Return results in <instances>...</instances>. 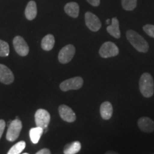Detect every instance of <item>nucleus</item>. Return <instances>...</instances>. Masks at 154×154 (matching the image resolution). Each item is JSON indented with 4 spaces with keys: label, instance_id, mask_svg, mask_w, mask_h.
<instances>
[{
    "label": "nucleus",
    "instance_id": "obj_1",
    "mask_svg": "<svg viewBox=\"0 0 154 154\" xmlns=\"http://www.w3.org/2000/svg\"><path fill=\"white\" fill-rule=\"evenodd\" d=\"M126 37L130 44L138 51L141 53H146L149 51V46L145 38L142 37L139 34L134 30H128L126 32Z\"/></svg>",
    "mask_w": 154,
    "mask_h": 154
},
{
    "label": "nucleus",
    "instance_id": "obj_2",
    "mask_svg": "<svg viewBox=\"0 0 154 154\" xmlns=\"http://www.w3.org/2000/svg\"><path fill=\"white\" fill-rule=\"evenodd\" d=\"M140 91L144 97L150 98L154 93V82L152 76L149 73H144L139 80Z\"/></svg>",
    "mask_w": 154,
    "mask_h": 154
},
{
    "label": "nucleus",
    "instance_id": "obj_3",
    "mask_svg": "<svg viewBox=\"0 0 154 154\" xmlns=\"http://www.w3.org/2000/svg\"><path fill=\"white\" fill-rule=\"evenodd\" d=\"M22 128V121L19 120L18 118H16L15 120L11 121L10 124H9L8 130H7V136H6L7 139L9 141H14L19 137Z\"/></svg>",
    "mask_w": 154,
    "mask_h": 154
},
{
    "label": "nucleus",
    "instance_id": "obj_4",
    "mask_svg": "<svg viewBox=\"0 0 154 154\" xmlns=\"http://www.w3.org/2000/svg\"><path fill=\"white\" fill-rule=\"evenodd\" d=\"M83 84H84V80L82 77L76 76L61 82L60 88L63 91H67L69 90H77L82 87Z\"/></svg>",
    "mask_w": 154,
    "mask_h": 154
},
{
    "label": "nucleus",
    "instance_id": "obj_5",
    "mask_svg": "<svg viewBox=\"0 0 154 154\" xmlns=\"http://www.w3.org/2000/svg\"><path fill=\"white\" fill-rule=\"evenodd\" d=\"M119 49L114 43L106 42L102 44L99 49V54L102 58H110L116 57L119 54Z\"/></svg>",
    "mask_w": 154,
    "mask_h": 154
},
{
    "label": "nucleus",
    "instance_id": "obj_6",
    "mask_svg": "<svg viewBox=\"0 0 154 154\" xmlns=\"http://www.w3.org/2000/svg\"><path fill=\"white\" fill-rule=\"evenodd\" d=\"M35 123L36 126L41 127L44 130L47 129V127L49 126L51 116L49 113L45 109H38L36 111L35 116Z\"/></svg>",
    "mask_w": 154,
    "mask_h": 154
},
{
    "label": "nucleus",
    "instance_id": "obj_7",
    "mask_svg": "<svg viewBox=\"0 0 154 154\" xmlns=\"http://www.w3.org/2000/svg\"><path fill=\"white\" fill-rule=\"evenodd\" d=\"M75 51H76V49L72 44H68L65 46L60 50L59 53L58 59H59V62L61 63H69V61H72L74 57Z\"/></svg>",
    "mask_w": 154,
    "mask_h": 154
},
{
    "label": "nucleus",
    "instance_id": "obj_8",
    "mask_svg": "<svg viewBox=\"0 0 154 154\" xmlns=\"http://www.w3.org/2000/svg\"><path fill=\"white\" fill-rule=\"evenodd\" d=\"M13 45H14L15 51L19 55L25 57L29 54V48L24 38H22V36H17L13 40Z\"/></svg>",
    "mask_w": 154,
    "mask_h": 154
},
{
    "label": "nucleus",
    "instance_id": "obj_9",
    "mask_svg": "<svg viewBox=\"0 0 154 154\" xmlns=\"http://www.w3.org/2000/svg\"><path fill=\"white\" fill-rule=\"evenodd\" d=\"M85 22L87 27L92 32H98L101 27V22L99 19L90 11L85 14Z\"/></svg>",
    "mask_w": 154,
    "mask_h": 154
},
{
    "label": "nucleus",
    "instance_id": "obj_10",
    "mask_svg": "<svg viewBox=\"0 0 154 154\" xmlns=\"http://www.w3.org/2000/svg\"><path fill=\"white\" fill-rule=\"evenodd\" d=\"M59 113L61 118L66 122L72 123L76 120V114L68 106L61 105L59 107Z\"/></svg>",
    "mask_w": 154,
    "mask_h": 154
},
{
    "label": "nucleus",
    "instance_id": "obj_11",
    "mask_svg": "<svg viewBox=\"0 0 154 154\" xmlns=\"http://www.w3.org/2000/svg\"><path fill=\"white\" fill-rule=\"evenodd\" d=\"M14 79V74L10 69L5 65L0 64V82L5 84H10Z\"/></svg>",
    "mask_w": 154,
    "mask_h": 154
},
{
    "label": "nucleus",
    "instance_id": "obj_12",
    "mask_svg": "<svg viewBox=\"0 0 154 154\" xmlns=\"http://www.w3.org/2000/svg\"><path fill=\"white\" fill-rule=\"evenodd\" d=\"M138 126L142 131L145 133L154 131V121L149 117H141L138 119Z\"/></svg>",
    "mask_w": 154,
    "mask_h": 154
},
{
    "label": "nucleus",
    "instance_id": "obj_13",
    "mask_svg": "<svg viewBox=\"0 0 154 154\" xmlns=\"http://www.w3.org/2000/svg\"><path fill=\"white\" fill-rule=\"evenodd\" d=\"M106 30L108 33L116 38H119L121 37V32L119 29V22L116 17H113L111 19V23L110 25L107 26Z\"/></svg>",
    "mask_w": 154,
    "mask_h": 154
},
{
    "label": "nucleus",
    "instance_id": "obj_14",
    "mask_svg": "<svg viewBox=\"0 0 154 154\" xmlns=\"http://www.w3.org/2000/svg\"><path fill=\"white\" fill-rule=\"evenodd\" d=\"M100 113L102 119L109 120L113 115V106L109 101H105L101 103L100 106Z\"/></svg>",
    "mask_w": 154,
    "mask_h": 154
},
{
    "label": "nucleus",
    "instance_id": "obj_15",
    "mask_svg": "<svg viewBox=\"0 0 154 154\" xmlns=\"http://www.w3.org/2000/svg\"><path fill=\"white\" fill-rule=\"evenodd\" d=\"M64 11L69 16L76 18L79 14V6L76 2L67 3L64 7Z\"/></svg>",
    "mask_w": 154,
    "mask_h": 154
},
{
    "label": "nucleus",
    "instance_id": "obj_16",
    "mask_svg": "<svg viewBox=\"0 0 154 154\" xmlns=\"http://www.w3.org/2000/svg\"><path fill=\"white\" fill-rule=\"evenodd\" d=\"M37 14V8H36V4L35 2L30 1L26 5L25 9V16L29 20H33L35 19Z\"/></svg>",
    "mask_w": 154,
    "mask_h": 154
},
{
    "label": "nucleus",
    "instance_id": "obj_17",
    "mask_svg": "<svg viewBox=\"0 0 154 154\" xmlns=\"http://www.w3.org/2000/svg\"><path fill=\"white\" fill-rule=\"evenodd\" d=\"M82 145L79 141H74L69 143L65 146L63 149V153L64 154H76L80 151Z\"/></svg>",
    "mask_w": 154,
    "mask_h": 154
},
{
    "label": "nucleus",
    "instance_id": "obj_18",
    "mask_svg": "<svg viewBox=\"0 0 154 154\" xmlns=\"http://www.w3.org/2000/svg\"><path fill=\"white\" fill-rule=\"evenodd\" d=\"M55 44L54 37L52 34H47L42 41V47L45 51H50L53 49Z\"/></svg>",
    "mask_w": 154,
    "mask_h": 154
},
{
    "label": "nucleus",
    "instance_id": "obj_19",
    "mask_svg": "<svg viewBox=\"0 0 154 154\" xmlns=\"http://www.w3.org/2000/svg\"><path fill=\"white\" fill-rule=\"evenodd\" d=\"M44 132V129L41 127L36 126L35 128H31L29 131V136L32 142L34 144L37 143L41 138L42 134Z\"/></svg>",
    "mask_w": 154,
    "mask_h": 154
},
{
    "label": "nucleus",
    "instance_id": "obj_20",
    "mask_svg": "<svg viewBox=\"0 0 154 154\" xmlns=\"http://www.w3.org/2000/svg\"><path fill=\"white\" fill-rule=\"evenodd\" d=\"M25 147H26V143L23 140L19 141L9 149L7 154H20L25 149Z\"/></svg>",
    "mask_w": 154,
    "mask_h": 154
},
{
    "label": "nucleus",
    "instance_id": "obj_21",
    "mask_svg": "<svg viewBox=\"0 0 154 154\" xmlns=\"http://www.w3.org/2000/svg\"><path fill=\"white\" fill-rule=\"evenodd\" d=\"M122 7L125 10L132 11L136 8L137 5V0H122Z\"/></svg>",
    "mask_w": 154,
    "mask_h": 154
},
{
    "label": "nucleus",
    "instance_id": "obj_22",
    "mask_svg": "<svg viewBox=\"0 0 154 154\" xmlns=\"http://www.w3.org/2000/svg\"><path fill=\"white\" fill-rule=\"evenodd\" d=\"M9 54V44L0 39V57H7Z\"/></svg>",
    "mask_w": 154,
    "mask_h": 154
},
{
    "label": "nucleus",
    "instance_id": "obj_23",
    "mask_svg": "<svg viewBox=\"0 0 154 154\" xmlns=\"http://www.w3.org/2000/svg\"><path fill=\"white\" fill-rule=\"evenodd\" d=\"M143 31L148 35L152 38H154V25L146 24L143 27Z\"/></svg>",
    "mask_w": 154,
    "mask_h": 154
},
{
    "label": "nucleus",
    "instance_id": "obj_24",
    "mask_svg": "<svg viewBox=\"0 0 154 154\" xmlns=\"http://www.w3.org/2000/svg\"><path fill=\"white\" fill-rule=\"evenodd\" d=\"M5 126H6L5 121L2 120V119H1V120H0V139H1L2 136L4 131H5Z\"/></svg>",
    "mask_w": 154,
    "mask_h": 154
},
{
    "label": "nucleus",
    "instance_id": "obj_25",
    "mask_svg": "<svg viewBox=\"0 0 154 154\" xmlns=\"http://www.w3.org/2000/svg\"><path fill=\"white\" fill-rule=\"evenodd\" d=\"M87 2L94 7H98L100 5V0H87Z\"/></svg>",
    "mask_w": 154,
    "mask_h": 154
},
{
    "label": "nucleus",
    "instance_id": "obj_26",
    "mask_svg": "<svg viewBox=\"0 0 154 154\" xmlns=\"http://www.w3.org/2000/svg\"><path fill=\"white\" fill-rule=\"evenodd\" d=\"M36 154H51V152L48 149H43L38 151Z\"/></svg>",
    "mask_w": 154,
    "mask_h": 154
},
{
    "label": "nucleus",
    "instance_id": "obj_27",
    "mask_svg": "<svg viewBox=\"0 0 154 154\" xmlns=\"http://www.w3.org/2000/svg\"><path fill=\"white\" fill-rule=\"evenodd\" d=\"M105 154H119V153H116V152H115V151H109L106 152Z\"/></svg>",
    "mask_w": 154,
    "mask_h": 154
},
{
    "label": "nucleus",
    "instance_id": "obj_28",
    "mask_svg": "<svg viewBox=\"0 0 154 154\" xmlns=\"http://www.w3.org/2000/svg\"><path fill=\"white\" fill-rule=\"evenodd\" d=\"M111 20H110V19H107V20L106 21V24H111Z\"/></svg>",
    "mask_w": 154,
    "mask_h": 154
},
{
    "label": "nucleus",
    "instance_id": "obj_29",
    "mask_svg": "<svg viewBox=\"0 0 154 154\" xmlns=\"http://www.w3.org/2000/svg\"><path fill=\"white\" fill-rule=\"evenodd\" d=\"M23 154H29V153H23Z\"/></svg>",
    "mask_w": 154,
    "mask_h": 154
},
{
    "label": "nucleus",
    "instance_id": "obj_30",
    "mask_svg": "<svg viewBox=\"0 0 154 154\" xmlns=\"http://www.w3.org/2000/svg\"><path fill=\"white\" fill-rule=\"evenodd\" d=\"M153 154H154V153H153Z\"/></svg>",
    "mask_w": 154,
    "mask_h": 154
}]
</instances>
